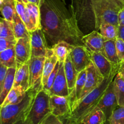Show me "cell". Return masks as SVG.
I'll return each instance as SVG.
<instances>
[{
	"instance_id": "obj_25",
	"label": "cell",
	"mask_w": 124,
	"mask_h": 124,
	"mask_svg": "<svg viewBox=\"0 0 124 124\" xmlns=\"http://www.w3.org/2000/svg\"><path fill=\"white\" fill-rule=\"evenodd\" d=\"M27 91L21 87H13L6 97L1 106H5L10 104H16L21 102L26 96Z\"/></svg>"
},
{
	"instance_id": "obj_34",
	"label": "cell",
	"mask_w": 124,
	"mask_h": 124,
	"mask_svg": "<svg viewBox=\"0 0 124 124\" xmlns=\"http://www.w3.org/2000/svg\"><path fill=\"white\" fill-rule=\"evenodd\" d=\"M16 39L0 38V52L15 47L16 44Z\"/></svg>"
},
{
	"instance_id": "obj_36",
	"label": "cell",
	"mask_w": 124,
	"mask_h": 124,
	"mask_svg": "<svg viewBox=\"0 0 124 124\" xmlns=\"http://www.w3.org/2000/svg\"><path fill=\"white\" fill-rule=\"evenodd\" d=\"M116 46L119 61L121 64L124 61V40L117 38L116 40Z\"/></svg>"
},
{
	"instance_id": "obj_2",
	"label": "cell",
	"mask_w": 124,
	"mask_h": 124,
	"mask_svg": "<svg viewBox=\"0 0 124 124\" xmlns=\"http://www.w3.org/2000/svg\"><path fill=\"white\" fill-rule=\"evenodd\" d=\"M117 73H114L104 81L99 87L86 95L81 100L74 103L71 106V113L68 117L76 124H81V120L88 113L97 106L105 94L110 84L113 81Z\"/></svg>"
},
{
	"instance_id": "obj_8",
	"label": "cell",
	"mask_w": 124,
	"mask_h": 124,
	"mask_svg": "<svg viewBox=\"0 0 124 124\" xmlns=\"http://www.w3.org/2000/svg\"><path fill=\"white\" fill-rule=\"evenodd\" d=\"M104 79H105L103 75L97 69L94 63L92 62H91L90 64L87 68V77H86L85 84L78 100H81L86 95L93 91L94 89L99 87L104 81Z\"/></svg>"
},
{
	"instance_id": "obj_32",
	"label": "cell",
	"mask_w": 124,
	"mask_h": 124,
	"mask_svg": "<svg viewBox=\"0 0 124 124\" xmlns=\"http://www.w3.org/2000/svg\"><path fill=\"white\" fill-rule=\"evenodd\" d=\"M0 38L16 39L13 22L1 18L0 23Z\"/></svg>"
},
{
	"instance_id": "obj_26",
	"label": "cell",
	"mask_w": 124,
	"mask_h": 124,
	"mask_svg": "<svg viewBox=\"0 0 124 124\" xmlns=\"http://www.w3.org/2000/svg\"><path fill=\"white\" fill-rule=\"evenodd\" d=\"M13 23L15 35L16 40L22 38H30V32L28 30L24 21L16 13V11L13 17Z\"/></svg>"
},
{
	"instance_id": "obj_23",
	"label": "cell",
	"mask_w": 124,
	"mask_h": 124,
	"mask_svg": "<svg viewBox=\"0 0 124 124\" xmlns=\"http://www.w3.org/2000/svg\"><path fill=\"white\" fill-rule=\"evenodd\" d=\"M16 68H8L7 75L5 79L2 89L0 91V103L2 104L6 97L14 85L15 77Z\"/></svg>"
},
{
	"instance_id": "obj_30",
	"label": "cell",
	"mask_w": 124,
	"mask_h": 124,
	"mask_svg": "<svg viewBox=\"0 0 124 124\" xmlns=\"http://www.w3.org/2000/svg\"><path fill=\"white\" fill-rule=\"evenodd\" d=\"M114 90L119 106H124V79L117 74L113 80Z\"/></svg>"
},
{
	"instance_id": "obj_1",
	"label": "cell",
	"mask_w": 124,
	"mask_h": 124,
	"mask_svg": "<svg viewBox=\"0 0 124 124\" xmlns=\"http://www.w3.org/2000/svg\"><path fill=\"white\" fill-rule=\"evenodd\" d=\"M41 26L44 34L54 44L65 41L72 45H84L83 35L77 25L76 15H70L60 0H42L41 5Z\"/></svg>"
},
{
	"instance_id": "obj_38",
	"label": "cell",
	"mask_w": 124,
	"mask_h": 124,
	"mask_svg": "<svg viewBox=\"0 0 124 124\" xmlns=\"http://www.w3.org/2000/svg\"><path fill=\"white\" fill-rule=\"evenodd\" d=\"M8 68L0 64V91L2 89L5 79L6 77Z\"/></svg>"
},
{
	"instance_id": "obj_28",
	"label": "cell",
	"mask_w": 124,
	"mask_h": 124,
	"mask_svg": "<svg viewBox=\"0 0 124 124\" xmlns=\"http://www.w3.org/2000/svg\"><path fill=\"white\" fill-rule=\"evenodd\" d=\"M26 7L27 8L31 22L35 26V29H41V8L39 6L33 3L27 2L25 3Z\"/></svg>"
},
{
	"instance_id": "obj_45",
	"label": "cell",
	"mask_w": 124,
	"mask_h": 124,
	"mask_svg": "<svg viewBox=\"0 0 124 124\" xmlns=\"http://www.w3.org/2000/svg\"><path fill=\"white\" fill-rule=\"evenodd\" d=\"M119 1H121V2H122V3H123L124 4V0H119Z\"/></svg>"
},
{
	"instance_id": "obj_37",
	"label": "cell",
	"mask_w": 124,
	"mask_h": 124,
	"mask_svg": "<svg viewBox=\"0 0 124 124\" xmlns=\"http://www.w3.org/2000/svg\"><path fill=\"white\" fill-rule=\"evenodd\" d=\"M40 124H64L63 120L59 117L50 113L48 114Z\"/></svg>"
},
{
	"instance_id": "obj_29",
	"label": "cell",
	"mask_w": 124,
	"mask_h": 124,
	"mask_svg": "<svg viewBox=\"0 0 124 124\" xmlns=\"http://www.w3.org/2000/svg\"><path fill=\"white\" fill-rule=\"evenodd\" d=\"M0 64L8 68H16L15 47L0 52Z\"/></svg>"
},
{
	"instance_id": "obj_35",
	"label": "cell",
	"mask_w": 124,
	"mask_h": 124,
	"mask_svg": "<svg viewBox=\"0 0 124 124\" xmlns=\"http://www.w3.org/2000/svg\"><path fill=\"white\" fill-rule=\"evenodd\" d=\"M59 64H60V63H59V62H58V63L56 64V65L53 71L52 72V74L50 75L49 78H48V80H47V84H46V85L45 86V87L43 89L45 90L46 92H47V91L51 88V87H52V85H53V83H54V80H55L56 77L57 76V74H58V71H59Z\"/></svg>"
},
{
	"instance_id": "obj_27",
	"label": "cell",
	"mask_w": 124,
	"mask_h": 124,
	"mask_svg": "<svg viewBox=\"0 0 124 124\" xmlns=\"http://www.w3.org/2000/svg\"><path fill=\"white\" fill-rule=\"evenodd\" d=\"M0 10L4 19L13 22L16 12L15 0H0Z\"/></svg>"
},
{
	"instance_id": "obj_18",
	"label": "cell",
	"mask_w": 124,
	"mask_h": 124,
	"mask_svg": "<svg viewBox=\"0 0 124 124\" xmlns=\"http://www.w3.org/2000/svg\"><path fill=\"white\" fill-rule=\"evenodd\" d=\"M64 70L70 96L75 89L79 72L77 71L71 62L70 54L67 56L64 62Z\"/></svg>"
},
{
	"instance_id": "obj_15",
	"label": "cell",
	"mask_w": 124,
	"mask_h": 124,
	"mask_svg": "<svg viewBox=\"0 0 124 124\" xmlns=\"http://www.w3.org/2000/svg\"><path fill=\"white\" fill-rule=\"evenodd\" d=\"M108 40L98 30H94L82 38V43L91 52H104V43Z\"/></svg>"
},
{
	"instance_id": "obj_9",
	"label": "cell",
	"mask_w": 124,
	"mask_h": 124,
	"mask_svg": "<svg viewBox=\"0 0 124 124\" xmlns=\"http://www.w3.org/2000/svg\"><path fill=\"white\" fill-rule=\"evenodd\" d=\"M50 107L51 113L61 119L68 117L71 113V105L69 97L50 96Z\"/></svg>"
},
{
	"instance_id": "obj_5",
	"label": "cell",
	"mask_w": 124,
	"mask_h": 124,
	"mask_svg": "<svg viewBox=\"0 0 124 124\" xmlns=\"http://www.w3.org/2000/svg\"><path fill=\"white\" fill-rule=\"evenodd\" d=\"M50 95L42 89L36 94L25 120L29 124H40L51 113Z\"/></svg>"
},
{
	"instance_id": "obj_6",
	"label": "cell",
	"mask_w": 124,
	"mask_h": 124,
	"mask_svg": "<svg viewBox=\"0 0 124 124\" xmlns=\"http://www.w3.org/2000/svg\"><path fill=\"white\" fill-rule=\"evenodd\" d=\"M45 57H31L29 61L30 88L38 92L42 89V75Z\"/></svg>"
},
{
	"instance_id": "obj_14",
	"label": "cell",
	"mask_w": 124,
	"mask_h": 124,
	"mask_svg": "<svg viewBox=\"0 0 124 124\" xmlns=\"http://www.w3.org/2000/svg\"><path fill=\"white\" fill-rule=\"evenodd\" d=\"M92 60L104 79H108L114 73L118 72L119 67H116L101 52H91Z\"/></svg>"
},
{
	"instance_id": "obj_20",
	"label": "cell",
	"mask_w": 124,
	"mask_h": 124,
	"mask_svg": "<svg viewBox=\"0 0 124 124\" xmlns=\"http://www.w3.org/2000/svg\"><path fill=\"white\" fill-rule=\"evenodd\" d=\"M15 3L16 13L21 17L22 20L24 21L28 30L30 32L36 30L35 26L30 19V15H29V12H28L25 2L23 0H15Z\"/></svg>"
},
{
	"instance_id": "obj_24",
	"label": "cell",
	"mask_w": 124,
	"mask_h": 124,
	"mask_svg": "<svg viewBox=\"0 0 124 124\" xmlns=\"http://www.w3.org/2000/svg\"><path fill=\"white\" fill-rule=\"evenodd\" d=\"M73 45L65 41H60L52 46L54 54L59 62H64L70 54Z\"/></svg>"
},
{
	"instance_id": "obj_13",
	"label": "cell",
	"mask_w": 124,
	"mask_h": 124,
	"mask_svg": "<svg viewBox=\"0 0 124 124\" xmlns=\"http://www.w3.org/2000/svg\"><path fill=\"white\" fill-rule=\"evenodd\" d=\"M16 60V69L28 63L31 57L30 38H22L17 40L15 46Z\"/></svg>"
},
{
	"instance_id": "obj_40",
	"label": "cell",
	"mask_w": 124,
	"mask_h": 124,
	"mask_svg": "<svg viewBox=\"0 0 124 124\" xmlns=\"http://www.w3.org/2000/svg\"><path fill=\"white\" fill-rule=\"evenodd\" d=\"M124 40V26L119 25L118 26V37Z\"/></svg>"
},
{
	"instance_id": "obj_39",
	"label": "cell",
	"mask_w": 124,
	"mask_h": 124,
	"mask_svg": "<svg viewBox=\"0 0 124 124\" xmlns=\"http://www.w3.org/2000/svg\"><path fill=\"white\" fill-rule=\"evenodd\" d=\"M119 25L124 26V7L121 10L118 16Z\"/></svg>"
},
{
	"instance_id": "obj_3",
	"label": "cell",
	"mask_w": 124,
	"mask_h": 124,
	"mask_svg": "<svg viewBox=\"0 0 124 124\" xmlns=\"http://www.w3.org/2000/svg\"><path fill=\"white\" fill-rule=\"evenodd\" d=\"M95 18L96 30L102 23H110L119 26V13L124 4L119 0H90Z\"/></svg>"
},
{
	"instance_id": "obj_43",
	"label": "cell",
	"mask_w": 124,
	"mask_h": 124,
	"mask_svg": "<svg viewBox=\"0 0 124 124\" xmlns=\"http://www.w3.org/2000/svg\"><path fill=\"white\" fill-rule=\"evenodd\" d=\"M63 120V122H64V124H75L74 122H73L72 120H70L68 118H65V119H62Z\"/></svg>"
},
{
	"instance_id": "obj_19",
	"label": "cell",
	"mask_w": 124,
	"mask_h": 124,
	"mask_svg": "<svg viewBox=\"0 0 124 124\" xmlns=\"http://www.w3.org/2000/svg\"><path fill=\"white\" fill-rule=\"evenodd\" d=\"M86 77H87V69L82 71L81 72H79L78 75L77 80H76V84H75V89L72 93L69 96V99L70 101V105L71 106L73 105L77 102L79 98L82 91L84 88L85 84Z\"/></svg>"
},
{
	"instance_id": "obj_21",
	"label": "cell",
	"mask_w": 124,
	"mask_h": 124,
	"mask_svg": "<svg viewBox=\"0 0 124 124\" xmlns=\"http://www.w3.org/2000/svg\"><path fill=\"white\" fill-rule=\"evenodd\" d=\"M106 121L104 112L96 106L82 119L81 124H104Z\"/></svg>"
},
{
	"instance_id": "obj_31",
	"label": "cell",
	"mask_w": 124,
	"mask_h": 124,
	"mask_svg": "<svg viewBox=\"0 0 124 124\" xmlns=\"http://www.w3.org/2000/svg\"><path fill=\"white\" fill-rule=\"evenodd\" d=\"M99 30L100 34L107 40H116L118 37V26L110 23H102Z\"/></svg>"
},
{
	"instance_id": "obj_41",
	"label": "cell",
	"mask_w": 124,
	"mask_h": 124,
	"mask_svg": "<svg viewBox=\"0 0 124 124\" xmlns=\"http://www.w3.org/2000/svg\"><path fill=\"white\" fill-rule=\"evenodd\" d=\"M117 74H119V75L124 79V61L120 64Z\"/></svg>"
},
{
	"instance_id": "obj_44",
	"label": "cell",
	"mask_w": 124,
	"mask_h": 124,
	"mask_svg": "<svg viewBox=\"0 0 124 124\" xmlns=\"http://www.w3.org/2000/svg\"><path fill=\"white\" fill-rule=\"evenodd\" d=\"M14 124H29V122L25 120V119H21V120H19V121L15 123Z\"/></svg>"
},
{
	"instance_id": "obj_7",
	"label": "cell",
	"mask_w": 124,
	"mask_h": 124,
	"mask_svg": "<svg viewBox=\"0 0 124 124\" xmlns=\"http://www.w3.org/2000/svg\"><path fill=\"white\" fill-rule=\"evenodd\" d=\"M70 58L77 71L87 69L92 60V53L84 45H73L70 52Z\"/></svg>"
},
{
	"instance_id": "obj_12",
	"label": "cell",
	"mask_w": 124,
	"mask_h": 124,
	"mask_svg": "<svg viewBox=\"0 0 124 124\" xmlns=\"http://www.w3.org/2000/svg\"><path fill=\"white\" fill-rule=\"evenodd\" d=\"M59 69L55 80L51 88L47 91V93L50 96H59L64 97L70 96L67 81L64 70V62H59Z\"/></svg>"
},
{
	"instance_id": "obj_17",
	"label": "cell",
	"mask_w": 124,
	"mask_h": 124,
	"mask_svg": "<svg viewBox=\"0 0 124 124\" xmlns=\"http://www.w3.org/2000/svg\"><path fill=\"white\" fill-rule=\"evenodd\" d=\"M13 87H21L25 91H27L30 89V75L28 63L16 69Z\"/></svg>"
},
{
	"instance_id": "obj_4",
	"label": "cell",
	"mask_w": 124,
	"mask_h": 124,
	"mask_svg": "<svg viewBox=\"0 0 124 124\" xmlns=\"http://www.w3.org/2000/svg\"><path fill=\"white\" fill-rule=\"evenodd\" d=\"M37 93V91L33 89H29L21 102L1 106L0 108L1 124H14L21 119H25Z\"/></svg>"
},
{
	"instance_id": "obj_10",
	"label": "cell",
	"mask_w": 124,
	"mask_h": 124,
	"mask_svg": "<svg viewBox=\"0 0 124 124\" xmlns=\"http://www.w3.org/2000/svg\"><path fill=\"white\" fill-rule=\"evenodd\" d=\"M97 106L99 107L104 112L106 117L107 120L110 118L114 111L119 106L115 90H114L113 81L107 88L105 94Z\"/></svg>"
},
{
	"instance_id": "obj_33",
	"label": "cell",
	"mask_w": 124,
	"mask_h": 124,
	"mask_svg": "<svg viewBox=\"0 0 124 124\" xmlns=\"http://www.w3.org/2000/svg\"><path fill=\"white\" fill-rule=\"evenodd\" d=\"M104 124H124V106L116 108Z\"/></svg>"
},
{
	"instance_id": "obj_22",
	"label": "cell",
	"mask_w": 124,
	"mask_h": 124,
	"mask_svg": "<svg viewBox=\"0 0 124 124\" xmlns=\"http://www.w3.org/2000/svg\"><path fill=\"white\" fill-rule=\"evenodd\" d=\"M115 66L119 67L120 63L117 56L116 46V40H108L104 43V52L102 53Z\"/></svg>"
},
{
	"instance_id": "obj_42",
	"label": "cell",
	"mask_w": 124,
	"mask_h": 124,
	"mask_svg": "<svg viewBox=\"0 0 124 124\" xmlns=\"http://www.w3.org/2000/svg\"><path fill=\"white\" fill-rule=\"evenodd\" d=\"M25 3H27V2H30V3H33L35 4L38 5L39 7H41V5L42 4V0H23Z\"/></svg>"
},
{
	"instance_id": "obj_16",
	"label": "cell",
	"mask_w": 124,
	"mask_h": 124,
	"mask_svg": "<svg viewBox=\"0 0 124 124\" xmlns=\"http://www.w3.org/2000/svg\"><path fill=\"white\" fill-rule=\"evenodd\" d=\"M58 60L54 54L52 48H48L47 50V53L45 57L44 65L43 75H42V89L45 87L47 83L48 78L54 70L58 63Z\"/></svg>"
},
{
	"instance_id": "obj_11",
	"label": "cell",
	"mask_w": 124,
	"mask_h": 124,
	"mask_svg": "<svg viewBox=\"0 0 124 124\" xmlns=\"http://www.w3.org/2000/svg\"><path fill=\"white\" fill-rule=\"evenodd\" d=\"M31 57H45L48 49L44 32L37 29L30 32Z\"/></svg>"
}]
</instances>
